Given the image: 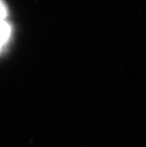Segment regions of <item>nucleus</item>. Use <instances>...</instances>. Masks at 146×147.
Here are the masks:
<instances>
[{"label": "nucleus", "instance_id": "obj_1", "mask_svg": "<svg viewBox=\"0 0 146 147\" xmlns=\"http://www.w3.org/2000/svg\"><path fill=\"white\" fill-rule=\"evenodd\" d=\"M11 36V26L7 20H0V51L4 48Z\"/></svg>", "mask_w": 146, "mask_h": 147}]
</instances>
